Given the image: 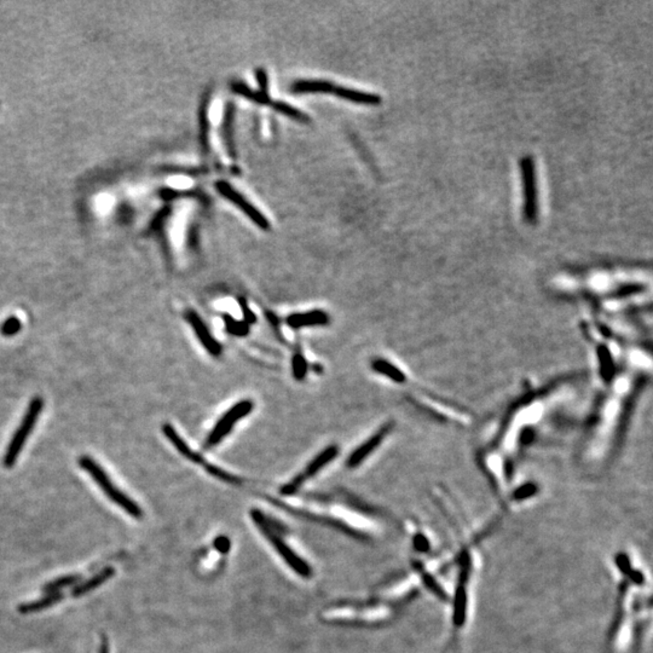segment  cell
Masks as SVG:
<instances>
[{"mask_svg":"<svg viewBox=\"0 0 653 653\" xmlns=\"http://www.w3.org/2000/svg\"><path fill=\"white\" fill-rule=\"evenodd\" d=\"M252 519L257 526H259L261 533H264L268 538L270 543L273 545V548L276 549L280 556L282 558L284 563H287L288 566L297 572L299 576L307 579L312 574L310 565L303 561L300 556H298L296 551H293L292 547L288 545L287 541L281 536V531L278 530L277 525L273 522L269 517L263 515V512L259 510H253L250 512Z\"/></svg>","mask_w":653,"mask_h":653,"instance_id":"1","label":"cell"},{"mask_svg":"<svg viewBox=\"0 0 653 653\" xmlns=\"http://www.w3.org/2000/svg\"><path fill=\"white\" fill-rule=\"evenodd\" d=\"M79 465L80 467L85 469L92 477L93 481L97 483L98 487L104 491L108 499H111L115 505L121 507L132 518H143V510L136 503L135 501L126 495L125 492L119 490L113 484L107 472L99 466L97 461H95L90 456H81L79 459Z\"/></svg>","mask_w":653,"mask_h":653,"instance_id":"2","label":"cell"},{"mask_svg":"<svg viewBox=\"0 0 653 653\" xmlns=\"http://www.w3.org/2000/svg\"><path fill=\"white\" fill-rule=\"evenodd\" d=\"M42 407H44V401L40 397H35L31 401L27 412L24 414L17 431L15 432L13 438L10 440L9 446L5 453L4 461H3L5 467H13L19 459V453L24 448V443L27 442L33 428L35 426Z\"/></svg>","mask_w":653,"mask_h":653,"instance_id":"3","label":"cell"},{"mask_svg":"<svg viewBox=\"0 0 653 653\" xmlns=\"http://www.w3.org/2000/svg\"><path fill=\"white\" fill-rule=\"evenodd\" d=\"M523 182V217L529 224L538 220V186L536 165L531 155H524L520 160Z\"/></svg>","mask_w":653,"mask_h":653,"instance_id":"4","label":"cell"},{"mask_svg":"<svg viewBox=\"0 0 653 653\" xmlns=\"http://www.w3.org/2000/svg\"><path fill=\"white\" fill-rule=\"evenodd\" d=\"M255 408V403L250 399H242L240 402L234 404L232 408L223 414V417L214 425L212 431L207 435L204 442V449H212L222 443L224 438L230 435L234 430L235 424L242 420L243 417H248Z\"/></svg>","mask_w":653,"mask_h":653,"instance_id":"5","label":"cell"},{"mask_svg":"<svg viewBox=\"0 0 653 653\" xmlns=\"http://www.w3.org/2000/svg\"><path fill=\"white\" fill-rule=\"evenodd\" d=\"M217 189L223 196H225L227 200H230L232 202L236 204L237 207L241 209L242 212H243L245 216H248V217L253 220L255 225H258V227H259L260 229H263V230H268V229H269V220L261 214L259 209H255L253 204H250L240 193L234 191L232 186L227 184L225 182H219V183H217Z\"/></svg>","mask_w":653,"mask_h":653,"instance_id":"6","label":"cell"},{"mask_svg":"<svg viewBox=\"0 0 653 653\" xmlns=\"http://www.w3.org/2000/svg\"><path fill=\"white\" fill-rule=\"evenodd\" d=\"M186 322L191 325V328L194 330L195 335L196 338L199 340L201 345L204 346V350L213 357H219L223 353V346L222 344L217 341L214 339L212 333L209 332V329L207 328V325H204V321L201 319V316L199 314H196L194 310H186Z\"/></svg>","mask_w":653,"mask_h":653,"instance_id":"7","label":"cell"},{"mask_svg":"<svg viewBox=\"0 0 653 653\" xmlns=\"http://www.w3.org/2000/svg\"><path fill=\"white\" fill-rule=\"evenodd\" d=\"M392 427L394 425L386 424L379 431H376L374 435H371V438H368L364 443H362L358 448L353 450L346 461L348 467H358L363 461H366L371 456V453H374L379 448V445L384 442L386 435H389V432L392 430Z\"/></svg>","mask_w":653,"mask_h":653,"instance_id":"8","label":"cell"},{"mask_svg":"<svg viewBox=\"0 0 653 653\" xmlns=\"http://www.w3.org/2000/svg\"><path fill=\"white\" fill-rule=\"evenodd\" d=\"M330 322V317L325 311L311 310L306 312H297L287 317V325L293 329L305 328L327 325Z\"/></svg>","mask_w":653,"mask_h":653,"instance_id":"9","label":"cell"},{"mask_svg":"<svg viewBox=\"0 0 653 653\" xmlns=\"http://www.w3.org/2000/svg\"><path fill=\"white\" fill-rule=\"evenodd\" d=\"M338 455V445H329L325 449L322 450L319 454L316 455L314 459L311 460L309 465L306 466L305 469H304L303 472L299 473V476H300L301 479L305 483L307 479L315 477L316 474L320 472L322 468H325L328 463L332 462L334 459H337Z\"/></svg>","mask_w":653,"mask_h":653,"instance_id":"10","label":"cell"},{"mask_svg":"<svg viewBox=\"0 0 653 653\" xmlns=\"http://www.w3.org/2000/svg\"><path fill=\"white\" fill-rule=\"evenodd\" d=\"M114 574H115L114 567H111V566L104 567L103 570L99 571L98 574H95L92 577L76 584L74 588L72 589V597L80 598V597H83L86 594L91 593L95 589L106 583L108 579H111Z\"/></svg>","mask_w":653,"mask_h":653,"instance_id":"11","label":"cell"},{"mask_svg":"<svg viewBox=\"0 0 653 653\" xmlns=\"http://www.w3.org/2000/svg\"><path fill=\"white\" fill-rule=\"evenodd\" d=\"M163 435H166L167 440L171 442L173 446L176 448L179 454L183 455L186 459L191 460L196 465H204V460L201 455L197 454L196 451L191 449L189 445L186 444V440L182 438L181 435L177 433L176 430L173 428L170 424H165L163 427Z\"/></svg>","mask_w":653,"mask_h":653,"instance_id":"12","label":"cell"},{"mask_svg":"<svg viewBox=\"0 0 653 653\" xmlns=\"http://www.w3.org/2000/svg\"><path fill=\"white\" fill-rule=\"evenodd\" d=\"M330 93L337 95L338 97L350 101V102L360 103V104L374 106V104H379L381 102L380 96L376 95V93L363 92V91L353 90V88H341V86H337L334 83Z\"/></svg>","mask_w":653,"mask_h":653,"instance_id":"13","label":"cell"},{"mask_svg":"<svg viewBox=\"0 0 653 653\" xmlns=\"http://www.w3.org/2000/svg\"><path fill=\"white\" fill-rule=\"evenodd\" d=\"M63 593H51L44 595L42 598L38 599L35 602H27L19 605V612L22 615H31V613H37L47 610L49 607L54 606L56 604L62 602Z\"/></svg>","mask_w":653,"mask_h":653,"instance_id":"14","label":"cell"},{"mask_svg":"<svg viewBox=\"0 0 653 653\" xmlns=\"http://www.w3.org/2000/svg\"><path fill=\"white\" fill-rule=\"evenodd\" d=\"M80 581H83V576H81V574H65V576H61L58 579H54V581H50L49 583L44 584L42 588V593H61L62 589L68 588V587H72V586H76V584L80 583Z\"/></svg>","mask_w":653,"mask_h":653,"instance_id":"15","label":"cell"},{"mask_svg":"<svg viewBox=\"0 0 653 653\" xmlns=\"http://www.w3.org/2000/svg\"><path fill=\"white\" fill-rule=\"evenodd\" d=\"M371 368H373V371H376L381 376H387L389 379L394 381V382L401 384V382L405 381V376L403 373L399 371L398 368L394 366L392 363H389V362L382 360V358H376V360L371 362Z\"/></svg>","mask_w":653,"mask_h":653,"instance_id":"16","label":"cell"},{"mask_svg":"<svg viewBox=\"0 0 653 653\" xmlns=\"http://www.w3.org/2000/svg\"><path fill=\"white\" fill-rule=\"evenodd\" d=\"M224 323L227 333L232 337L242 338L250 334V325L245 323V321H237L230 315L224 316Z\"/></svg>","mask_w":653,"mask_h":653,"instance_id":"17","label":"cell"},{"mask_svg":"<svg viewBox=\"0 0 653 653\" xmlns=\"http://www.w3.org/2000/svg\"><path fill=\"white\" fill-rule=\"evenodd\" d=\"M307 369L309 368H307L305 357L303 356L300 353H294L292 358V373L294 379L298 381L304 380L307 374Z\"/></svg>","mask_w":653,"mask_h":653,"instance_id":"18","label":"cell"},{"mask_svg":"<svg viewBox=\"0 0 653 653\" xmlns=\"http://www.w3.org/2000/svg\"><path fill=\"white\" fill-rule=\"evenodd\" d=\"M21 328L22 323L19 317L10 316L9 319H6L0 325V333L4 337H14L15 334L19 333Z\"/></svg>","mask_w":653,"mask_h":653,"instance_id":"19","label":"cell"},{"mask_svg":"<svg viewBox=\"0 0 653 653\" xmlns=\"http://www.w3.org/2000/svg\"><path fill=\"white\" fill-rule=\"evenodd\" d=\"M273 109H276V111H280V113H282V114H284V115L292 118V119H294V120L303 121V122L307 121V115L303 114L300 111H298V109H296V108H293L292 106H289V104H287V103H273Z\"/></svg>","mask_w":653,"mask_h":653,"instance_id":"20","label":"cell"},{"mask_svg":"<svg viewBox=\"0 0 653 653\" xmlns=\"http://www.w3.org/2000/svg\"><path fill=\"white\" fill-rule=\"evenodd\" d=\"M204 467H206L207 472H209L211 476L220 479L223 482L237 483V484L240 483V481H239L236 477H234L232 474H229V473L225 472V471H223L220 468L216 467L213 465H209H209H204Z\"/></svg>","mask_w":653,"mask_h":653,"instance_id":"21","label":"cell"},{"mask_svg":"<svg viewBox=\"0 0 653 653\" xmlns=\"http://www.w3.org/2000/svg\"><path fill=\"white\" fill-rule=\"evenodd\" d=\"M240 304H241L242 314H243V320H245V323L248 325L255 323L257 317H255V314H253V311L250 310V307H248L247 303H245L243 299H241Z\"/></svg>","mask_w":653,"mask_h":653,"instance_id":"22","label":"cell"},{"mask_svg":"<svg viewBox=\"0 0 653 653\" xmlns=\"http://www.w3.org/2000/svg\"><path fill=\"white\" fill-rule=\"evenodd\" d=\"M99 653H109V645H108L107 640H103L101 647H99Z\"/></svg>","mask_w":653,"mask_h":653,"instance_id":"23","label":"cell"}]
</instances>
